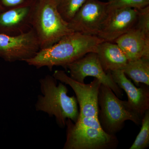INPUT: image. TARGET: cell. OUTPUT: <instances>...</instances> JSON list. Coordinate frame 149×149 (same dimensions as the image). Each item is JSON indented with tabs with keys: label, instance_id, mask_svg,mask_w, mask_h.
Listing matches in <instances>:
<instances>
[{
	"label": "cell",
	"instance_id": "6da1fadb",
	"mask_svg": "<svg viewBox=\"0 0 149 149\" xmlns=\"http://www.w3.org/2000/svg\"><path fill=\"white\" fill-rule=\"evenodd\" d=\"M53 75L71 87L79 105L77 121L67 120L63 149H116L118 144L117 137L106 133L99 122L98 95L102 84L100 80L95 78L89 84L78 83L61 70H55Z\"/></svg>",
	"mask_w": 149,
	"mask_h": 149
},
{
	"label": "cell",
	"instance_id": "7a4b0ae2",
	"mask_svg": "<svg viewBox=\"0 0 149 149\" xmlns=\"http://www.w3.org/2000/svg\"><path fill=\"white\" fill-rule=\"evenodd\" d=\"M103 41L97 36L72 32L50 47L40 49L25 62L37 69L46 67L51 71L54 66L66 68L68 64L87 54L96 53L99 44Z\"/></svg>",
	"mask_w": 149,
	"mask_h": 149
},
{
	"label": "cell",
	"instance_id": "3957f363",
	"mask_svg": "<svg viewBox=\"0 0 149 149\" xmlns=\"http://www.w3.org/2000/svg\"><path fill=\"white\" fill-rule=\"evenodd\" d=\"M39 83L41 94L37 96L36 110L54 116L61 128L65 127L67 119L76 122L79 115L78 103L76 97L68 95L65 84L60 82L57 85V80L50 74L41 78Z\"/></svg>",
	"mask_w": 149,
	"mask_h": 149
},
{
	"label": "cell",
	"instance_id": "277c9868",
	"mask_svg": "<svg viewBox=\"0 0 149 149\" xmlns=\"http://www.w3.org/2000/svg\"><path fill=\"white\" fill-rule=\"evenodd\" d=\"M32 25L40 49L49 47L74 32L59 13L56 0L35 1Z\"/></svg>",
	"mask_w": 149,
	"mask_h": 149
},
{
	"label": "cell",
	"instance_id": "5b68a950",
	"mask_svg": "<svg viewBox=\"0 0 149 149\" xmlns=\"http://www.w3.org/2000/svg\"><path fill=\"white\" fill-rule=\"evenodd\" d=\"M98 104L99 122L109 135L116 136L127 120L141 124V118L130 109L127 101L120 100L109 87L102 84L99 89Z\"/></svg>",
	"mask_w": 149,
	"mask_h": 149
},
{
	"label": "cell",
	"instance_id": "8992f818",
	"mask_svg": "<svg viewBox=\"0 0 149 149\" xmlns=\"http://www.w3.org/2000/svg\"><path fill=\"white\" fill-rule=\"evenodd\" d=\"M111 9L108 3L87 0L69 22L74 32L97 36L106 24Z\"/></svg>",
	"mask_w": 149,
	"mask_h": 149
},
{
	"label": "cell",
	"instance_id": "52a82bcc",
	"mask_svg": "<svg viewBox=\"0 0 149 149\" xmlns=\"http://www.w3.org/2000/svg\"><path fill=\"white\" fill-rule=\"evenodd\" d=\"M66 68L69 70L70 77L78 83H84L86 77L91 76L109 87L118 98L123 96L122 89L115 82L111 72H106L104 70L96 53L87 54L68 64Z\"/></svg>",
	"mask_w": 149,
	"mask_h": 149
},
{
	"label": "cell",
	"instance_id": "ba28073f",
	"mask_svg": "<svg viewBox=\"0 0 149 149\" xmlns=\"http://www.w3.org/2000/svg\"><path fill=\"white\" fill-rule=\"evenodd\" d=\"M40 49L37 36L32 29L24 34H0V57L9 62H25Z\"/></svg>",
	"mask_w": 149,
	"mask_h": 149
},
{
	"label": "cell",
	"instance_id": "9c48e42d",
	"mask_svg": "<svg viewBox=\"0 0 149 149\" xmlns=\"http://www.w3.org/2000/svg\"><path fill=\"white\" fill-rule=\"evenodd\" d=\"M35 2L28 5L0 12V34L15 36L32 29Z\"/></svg>",
	"mask_w": 149,
	"mask_h": 149
},
{
	"label": "cell",
	"instance_id": "30bf717a",
	"mask_svg": "<svg viewBox=\"0 0 149 149\" xmlns=\"http://www.w3.org/2000/svg\"><path fill=\"white\" fill-rule=\"evenodd\" d=\"M138 13L137 9L111 10L106 24L97 37L104 41L114 42L133 29L136 23Z\"/></svg>",
	"mask_w": 149,
	"mask_h": 149
},
{
	"label": "cell",
	"instance_id": "8fae6325",
	"mask_svg": "<svg viewBox=\"0 0 149 149\" xmlns=\"http://www.w3.org/2000/svg\"><path fill=\"white\" fill-rule=\"evenodd\" d=\"M111 72L115 82L127 94L129 107L142 120L146 112L149 110V86L143 84L137 88L123 70Z\"/></svg>",
	"mask_w": 149,
	"mask_h": 149
},
{
	"label": "cell",
	"instance_id": "7c38bea8",
	"mask_svg": "<svg viewBox=\"0 0 149 149\" xmlns=\"http://www.w3.org/2000/svg\"><path fill=\"white\" fill-rule=\"evenodd\" d=\"M113 42L120 48L128 61L149 58V37L135 28L118 37Z\"/></svg>",
	"mask_w": 149,
	"mask_h": 149
},
{
	"label": "cell",
	"instance_id": "4fadbf2b",
	"mask_svg": "<svg viewBox=\"0 0 149 149\" xmlns=\"http://www.w3.org/2000/svg\"><path fill=\"white\" fill-rule=\"evenodd\" d=\"M96 53L106 72L123 70L128 60L116 43L103 41L99 44Z\"/></svg>",
	"mask_w": 149,
	"mask_h": 149
},
{
	"label": "cell",
	"instance_id": "5bb4252c",
	"mask_svg": "<svg viewBox=\"0 0 149 149\" xmlns=\"http://www.w3.org/2000/svg\"><path fill=\"white\" fill-rule=\"evenodd\" d=\"M137 86L140 83L149 86V58L143 57L128 61L123 69Z\"/></svg>",
	"mask_w": 149,
	"mask_h": 149
},
{
	"label": "cell",
	"instance_id": "9a60e30c",
	"mask_svg": "<svg viewBox=\"0 0 149 149\" xmlns=\"http://www.w3.org/2000/svg\"><path fill=\"white\" fill-rule=\"evenodd\" d=\"M59 13L69 23L87 0H56Z\"/></svg>",
	"mask_w": 149,
	"mask_h": 149
},
{
	"label": "cell",
	"instance_id": "2e32d148",
	"mask_svg": "<svg viewBox=\"0 0 149 149\" xmlns=\"http://www.w3.org/2000/svg\"><path fill=\"white\" fill-rule=\"evenodd\" d=\"M141 128L130 149H145L149 146V110L141 120Z\"/></svg>",
	"mask_w": 149,
	"mask_h": 149
},
{
	"label": "cell",
	"instance_id": "e0dca14e",
	"mask_svg": "<svg viewBox=\"0 0 149 149\" xmlns=\"http://www.w3.org/2000/svg\"><path fill=\"white\" fill-rule=\"evenodd\" d=\"M111 10L123 8L141 9L149 5V0H108Z\"/></svg>",
	"mask_w": 149,
	"mask_h": 149
},
{
	"label": "cell",
	"instance_id": "ac0fdd59",
	"mask_svg": "<svg viewBox=\"0 0 149 149\" xmlns=\"http://www.w3.org/2000/svg\"><path fill=\"white\" fill-rule=\"evenodd\" d=\"M138 10L137 20L133 28L149 37V6Z\"/></svg>",
	"mask_w": 149,
	"mask_h": 149
},
{
	"label": "cell",
	"instance_id": "d6986e66",
	"mask_svg": "<svg viewBox=\"0 0 149 149\" xmlns=\"http://www.w3.org/2000/svg\"><path fill=\"white\" fill-rule=\"evenodd\" d=\"M35 0H0L3 10L15 8L33 3Z\"/></svg>",
	"mask_w": 149,
	"mask_h": 149
},
{
	"label": "cell",
	"instance_id": "ffe728a7",
	"mask_svg": "<svg viewBox=\"0 0 149 149\" xmlns=\"http://www.w3.org/2000/svg\"><path fill=\"white\" fill-rule=\"evenodd\" d=\"M3 9L2 7L1 6V3H0V12L3 11Z\"/></svg>",
	"mask_w": 149,
	"mask_h": 149
}]
</instances>
